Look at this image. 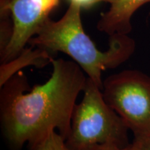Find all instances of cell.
Masks as SVG:
<instances>
[{"label": "cell", "mask_w": 150, "mask_h": 150, "mask_svg": "<svg viewBox=\"0 0 150 150\" xmlns=\"http://www.w3.org/2000/svg\"><path fill=\"white\" fill-rule=\"evenodd\" d=\"M81 6L70 3L65 13L58 21L49 18L28 45L53 54L63 52L79 65L88 77L102 88V72L115 69L127 61L134 52L135 41L128 35L109 36L106 51L98 50L85 33L81 18Z\"/></svg>", "instance_id": "cell-2"}, {"label": "cell", "mask_w": 150, "mask_h": 150, "mask_svg": "<svg viewBox=\"0 0 150 150\" xmlns=\"http://www.w3.org/2000/svg\"><path fill=\"white\" fill-rule=\"evenodd\" d=\"M70 3H74L80 6L81 8H91L94 5L99 2H102V0H69Z\"/></svg>", "instance_id": "cell-11"}, {"label": "cell", "mask_w": 150, "mask_h": 150, "mask_svg": "<svg viewBox=\"0 0 150 150\" xmlns=\"http://www.w3.org/2000/svg\"><path fill=\"white\" fill-rule=\"evenodd\" d=\"M81 102L76 104L65 143L70 150H87L99 145L120 147L129 144V129L108 105L102 89L87 76Z\"/></svg>", "instance_id": "cell-3"}, {"label": "cell", "mask_w": 150, "mask_h": 150, "mask_svg": "<svg viewBox=\"0 0 150 150\" xmlns=\"http://www.w3.org/2000/svg\"><path fill=\"white\" fill-rule=\"evenodd\" d=\"M106 102L134 135H150V76L136 70H124L103 81Z\"/></svg>", "instance_id": "cell-4"}, {"label": "cell", "mask_w": 150, "mask_h": 150, "mask_svg": "<svg viewBox=\"0 0 150 150\" xmlns=\"http://www.w3.org/2000/svg\"><path fill=\"white\" fill-rule=\"evenodd\" d=\"M131 145L134 150H150V135L134 137V140Z\"/></svg>", "instance_id": "cell-9"}, {"label": "cell", "mask_w": 150, "mask_h": 150, "mask_svg": "<svg viewBox=\"0 0 150 150\" xmlns=\"http://www.w3.org/2000/svg\"><path fill=\"white\" fill-rule=\"evenodd\" d=\"M53 59L52 54L42 49L31 46L29 48L26 47L16 59L8 63L1 64L0 85L2 86L22 67L29 65L43 67L51 63Z\"/></svg>", "instance_id": "cell-7"}, {"label": "cell", "mask_w": 150, "mask_h": 150, "mask_svg": "<svg viewBox=\"0 0 150 150\" xmlns=\"http://www.w3.org/2000/svg\"><path fill=\"white\" fill-rule=\"evenodd\" d=\"M29 145V150H70L65 140L56 130H52Z\"/></svg>", "instance_id": "cell-8"}, {"label": "cell", "mask_w": 150, "mask_h": 150, "mask_svg": "<svg viewBox=\"0 0 150 150\" xmlns=\"http://www.w3.org/2000/svg\"><path fill=\"white\" fill-rule=\"evenodd\" d=\"M87 150H134V149L131 143L125 147H120L112 145H99L89 148Z\"/></svg>", "instance_id": "cell-10"}, {"label": "cell", "mask_w": 150, "mask_h": 150, "mask_svg": "<svg viewBox=\"0 0 150 150\" xmlns=\"http://www.w3.org/2000/svg\"><path fill=\"white\" fill-rule=\"evenodd\" d=\"M51 64L50 78L32 89L22 72L1 86V129L11 150H21L52 130L65 140L68 136L76 100L87 76L74 61L54 58Z\"/></svg>", "instance_id": "cell-1"}, {"label": "cell", "mask_w": 150, "mask_h": 150, "mask_svg": "<svg viewBox=\"0 0 150 150\" xmlns=\"http://www.w3.org/2000/svg\"><path fill=\"white\" fill-rule=\"evenodd\" d=\"M110 6L103 13L97 28L108 36L114 34L128 35L132 29L131 20L140 6L150 2V0H102Z\"/></svg>", "instance_id": "cell-6"}, {"label": "cell", "mask_w": 150, "mask_h": 150, "mask_svg": "<svg viewBox=\"0 0 150 150\" xmlns=\"http://www.w3.org/2000/svg\"><path fill=\"white\" fill-rule=\"evenodd\" d=\"M1 17H8L12 35L5 50L0 52L1 64L18 56L50 18L60 0H1Z\"/></svg>", "instance_id": "cell-5"}]
</instances>
